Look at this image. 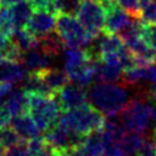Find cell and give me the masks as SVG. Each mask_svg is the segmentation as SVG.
<instances>
[{
  "label": "cell",
  "mask_w": 156,
  "mask_h": 156,
  "mask_svg": "<svg viewBox=\"0 0 156 156\" xmlns=\"http://www.w3.org/2000/svg\"><path fill=\"white\" fill-rule=\"evenodd\" d=\"M88 99L91 106L102 116L113 117L129 102V95L124 87L115 83H98L89 90Z\"/></svg>",
  "instance_id": "cell-1"
},
{
  "label": "cell",
  "mask_w": 156,
  "mask_h": 156,
  "mask_svg": "<svg viewBox=\"0 0 156 156\" xmlns=\"http://www.w3.org/2000/svg\"><path fill=\"white\" fill-rule=\"evenodd\" d=\"M57 119L61 127L82 136L100 130L105 123V117L88 104L63 111Z\"/></svg>",
  "instance_id": "cell-2"
},
{
  "label": "cell",
  "mask_w": 156,
  "mask_h": 156,
  "mask_svg": "<svg viewBox=\"0 0 156 156\" xmlns=\"http://www.w3.org/2000/svg\"><path fill=\"white\" fill-rule=\"evenodd\" d=\"M63 66L68 79L80 87L85 88L94 80L93 56L85 49L68 48L63 52Z\"/></svg>",
  "instance_id": "cell-3"
},
{
  "label": "cell",
  "mask_w": 156,
  "mask_h": 156,
  "mask_svg": "<svg viewBox=\"0 0 156 156\" xmlns=\"http://www.w3.org/2000/svg\"><path fill=\"white\" fill-rule=\"evenodd\" d=\"M28 94L27 113L34 121L39 130L45 132L57 122L60 116V105L55 95H43L35 93Z\"/></svg>",
  "instance_id": "cell-4"
},
{
  "label": "cell",
  "mask_w": 156,
  "mask_h": 156,
  "mask_svg": "<svg viewBox=\"0 0 156 156\" xmlns=\"http://www.w3.org/2000/svg\"><path fill=\"white\" fill-rule=\"evenodd\" d=\"M55 32L62 44L67 48L84 49L91 44L93 37L83 28L74 15L57 13Z\"/></svg>",
  "instance_id": "cell-5"
},
{
  "label": "cell",
  "mask_w": 156,
  "mask_h": 156,
  "mask_svg": "<svg viewBox=\"0 0 156 156\" xmlns=\"http://www.w3.org/2000/svg\"><path fill=\"white\" fill-rule=\"evenodd\" d=\"M121 124L128 132L143 133L151 122V107L144 99H133L121 111Z\"/></svg>",
  "instance_id": "cell-6"
},
{
  "label": "cell",
  "mask_w": 156,
  "mask_h": 156,
  "mask_svg": "<svg viewBox=\"0 0 156 156\" xmlns=\"http://www.w3.org/2000/svg\"><path fill=\"white\" fill-rule=\"evenodd\" d=\"M74 15L83 28L93 38L99 37L104 32L105 10L99 0H82L78 4Z\"/></svg>",
  "instance_id": "cell-7"
},
{
  "label": "cell",
  "mask_w": 156,
  "mask_h": 156,
  "mask_svg": "<svg viewBox=\"0 0 156 156\" xmlns=\"http://www.w3.org/2000/svg\"><path fill=\"white\" fill-rule=\"evenodd\" d=\"M84 136L78 135L71 130H67L66 128L61 127L58 123L51 126L49 129L45 130L44 140L45 143L51 146L54 150H56L60 154L66 152H73L82 143Z\"/></svg>",
  "instance_id": "cell-8"
},
{
  "label": "cell",
  "mask_w": 156,
  "mask_h": 156,
  "mask_svg": "<svg viewBox=\"0 0 156 156\" xmlns=\"http://www.w3.org/2000/svg\"><path fill=\"white\" fill-rule=\"evenodd\" d=\"M55 98L60 105V108L62 111H66L87 104L88 93L85 91L84 87H80L76 83L74 84L67 83L55 94Z\"/></svg>",
  "instance_id": "cell-9"
},
{
  "label": "cell",
  "mask_w": 156,
  "mask_h": 156,
  "mask_svg": "<svg viewBox=\"0 0 156 156\" xmlns=\"http://www.w3.org/2000/svg\"><path fill=\"white\" fill-rule=\"evenodd\" d=\"M56 15L46 10H33L26 29H28L35 38H40L55 30Z\"/></svg>",
  "instance_id": "cell-10"
},
{
  "label": "cell",
  "mask_w": 156,
  "mask_h": 156,
  "mask_svg": "<svg viewBox=\"0 0 156 156\" xmlns=\"http://www.w3.org/2000/svg\"><path fill=\"white\" fill-rule=\"evenodd\" d=\"M20 62L27 73H40L51 66L52 58L37 45L35 48L22 52Z\"/></svg>",
  "instance_id": "cell-11"
},
{
  "label": "cell",
  "mask_w": 156,
  "mask_h": 156,
  "mask_svg": "<svg viewBox=\"0 0 156 156\" xmlns=\"http://www.w3.org/2000/svg\"><path fill=\"white\" fill-rule=\"evenodd\" d=\"M133 17L122 10L117 4L110 6L105 10V22H104V33L117 34Z\"/></svg>",
  "instance_id": "cell-12"
},
{
  "label": "cell",
  "mask_w": 156,
  "mask_h": 156,
  "mask_svg": "<svg viewBox=\"0 0 156 156\" xmlns=\"http://www.w3.org/2000/svg\"><path fill=\"white\" fill-rule=\"evenodd\" d=\"M27 74L21 62L0 58V83H7L13 87L15 84L22 83Z\"/></svg>",
  "instance_id": "cell-13"
},
{
  "label": "cell",
  "mask_w": 156,
  "mask_h": 156,
  "mask_svg": "<svg viewBox=\"0 0 156 156\" xmlns=\"http://www.w3.org/2000/svg\"><path fill=\"white\" fill-rule=\"evenodd\" d=\"M9 126L24 141H28V140H30L33 138L39 136V132L40 130L38 129V127L35 126L34 121L30 118V116L27 112L17 115V116H12L11 122H10Z\"/></svg>",
  "instance_id": "cell-14"
},
{
  "label": "cell",
  "mask_w": 156,
  "mask_h": 156,
  "mask_svg": "<svg viewBox=\"0 0 156 156\" xmlns=\"http://www.w3.org/2000/svg\"><path fill=\"white\" fill-rule=\"evenodd\" d=\"M93 71L94 79H98L102 83H113L119 80L123 72L118 66L106 62L99 57H93Z\"/></svg>",
  "instance_id": "cell-15"
},
{
  "label": "cell",
  "mask_w": 156,
  "mask_h": 156,
  "mask_svg": "<svg viewBox=\"0 0 156 156\" xmlns=\"http://www.w3.org/2000/svg\"><path fill=\"white\" fill-rule=\"evenodd\" d=\"M39 76L41 78V80L44 82L45 87L49 89V91L52 95H55L62 87H65L69 82L66 72L63 69H58V68L49 67L48 69L40 72Z\"/></svg>",
  "instance_id": "cell-16"
},
{
  "label": "cell",
  "mask_w": 156,
  "mask_h": 156,
  "mask_svg": "<svg viewBox=\"0 0 156 156\" xmlns=\"http://www.w3.org/2000/svg\"><path fill=\"white\" fill-rule=\"evenodd\" d=\"M4 104L9 108L12 116H17L21 113L27 112L28 106V94L27 91L22 89H11L9 94L4 98Z\"/></svg>",
  "instance_id": "cell-17"
},
{
  "label": "cell",
  "mask_w": 156,
  "mask_h": 156,
  "mask_svg": "<svg viewBox=\"0 0 156 156\" xmlns=\"http://www.w3.org/2000/svg\"><path fill=\"white\" fill-rule=\"evenodd\" d=\"M144 139L139 133L124 130V133L117 140L119 150L123 156H134L138 154Z\"/></svg>",
  "instance_id": "cell-18"
},
{
  "label": "cell",
  "mask_w": 156,
  "mask_h": 156,
  "mask_svg": "<svg viewBox=\"0 0 156 156\" xmlns=\"http://www.w3.org/2000/svg\"><path fill=\"white\" fill-rule=\"evenodd\" d=\"M11 9V15H12V21L15 29L16 28H24L32 12H33V6L29 0H20L15 5L10 6Z\"/></svg>",
  "instance_id": "cell-19"
},
{
  "label": "cell",
  "mask_w": 156,
  "mask_h": 156,
  "mask_svg": "<svg viewBox=\"0 0 156 156\" xmlns=\"http://www.w3.org/2000/svg\"><path fill=\"white\" fill-rule=\"evenodd\" d=\"M12 43L17 46L21 52H26L38 45V38H35L26 28H16L10 35Z\"/></svg>",
  "instance_id": "cell-20"
},
{
  "label": "cell",
  "mask_w": 156,
  "mask_h": 156,
  "mask_svg": "<svg viewBox=\"0 0 156 156\" xmlns=\"http://www.w3.org/2000/svg\"><path fill=\"white\" fill-rule=\"evenodd\" d=\"M38 46L54 60L55 57L60 56V54L62 52L63 44L60 40L56 32L54 30L49 34H45V35L38 38Z\"/></svg>",
  "instance_id": "cell-21"
},
{
  "label": "cell",
  "mask_w": 156,
  "mask_h": 156,
  "mask_svg": "<svg viewBox=\"0 0 156 156\" xmlns=\"http://www.w3.org/2000/svg\"><path fill=\"white\" fill-rule=\"evenodd\" d=\"M21 141H24V140H22L10 126L0 128V145L4 147V150L20 144Z\"/></svg>",
  "instance_id": "cell-22"
},
{
  "label": "cell",
  "mask_w": 156,
  "mask_h": 156,
  "mask_svg": "<svg viewBox=\"0 0 156 156\" xmlns=\"http://www.w3.org/2000/svg\"><path fill=\"white\" fill-rule=\"evenodd\" d=\"M13 29H15V26L12 21L11 9L9 6L0 5V33L6 37H10Z\"/></svg>",
  "instance_id": "cell-23"
},
{
  "label": "cell",
  "mask_w": 156,
  "mask_h": 156,
  "mask_svg": "<svg viewBox=\"0 0 156 156\" xmlns=\"http://www.w3.org/2000/svg\"><path fill=\"white\" fill-rule=\"evenodd\" d=\"M115 2L122 9L124 10L128 15H130L134 18H140V2L139 0H115Z\"/></svg>",
  "instance_id": "cell-24"
},
{
  "label": "cell",
  "mask_w": 156,
  "mask_h": 156,
  "mask_svg": "<svg viewBox=\"0 0 156 156\" xmlns=\"http://www.w3.org/2000/svg\"><path fill=\"white\" fill-rule=\"evenodd\" d=\"M136 156H156V141L151 139H144Z\"/></svg>",
  "instance_id": "cell-25"
},
{
  "label": "cell",
  "mask_w": 156,
  "mask_h": 156,
  "mask_svg": "<svg viewBox=\"0 0 156 156\" xmlns=\"http://www.w3.org/2000/svg\"><path fill=\"white\" fill-rule=\"evenodd\" d=\"M27 141H21L20 144L4 150L1 156H28L27 155Z\"/></svg>",
  "instance_id": "cell-26"
},
{
  "label": "cell",
  "mask_w": 156,
  "mask_h": 156,
  "mask_svg": "<svg viewBox=\"0 0 156 156\" xmlns=\"http://www.w3.org/2000/svg\"><path fill=\"white\" fill-rule=\"evenodd\" d=\"M144 38L151 45V48L156 50V23L155 24H145Z\"/></svg>",
  "instance_id": "cell-27"
},
{
  "label": "cell",
  "mask_w": 156,
  "mask_h": 156,
  "mask_svg": "<svg viewBox=\"0 0 156 156\" xmlns=\"http://www.w3.org/2000/svg\"><path fill=\"white\" fill-rule=\"evenodd\" d=\"M11 118H12L11 112L9 111V108L6 107L4 101L1 100L0 101V128L7 127L10 124V122H11Z\"/></svg>",
  "instance_id": "cell-28"
},
{
  "label": "cell",
  "mask_w": 156,
  "mask_h": 156,
  "mask_svg": "<svg viewBox=\"0 0 156 156\" xmlns=\"http://www.w3.org/2000/svg\"><path fill=\"white\" fill-rule=\"evenodd\" d=\"M33 156H61L60 152H57L56 150H54L51 146H49L46 143L41 146V149H39Z\"/></svg>",
  "instance_id": "cell-29"
},
{
  "label": "cell",
  "mask_w": 156,
  "mask_h": 156,
  "mask_svg": "<svg viewBox=\"0 0 156 156\" xmlns=\"http://www.w3.org/2000/svg\"><path fill=\"white\" fill-rule=\"evenodd\" d=\"M12 89V85L11 84H7V83H0V101L4 100V98L9 94V91Z\"/></svg>",
  "instance_id": "cell-30"
},
{
  "label": "cell",
  "mask_w": 156,
  "mask_h": 156,
  "mask_svg": "<svg viewBox=\"0 0 156 156\" xmlns=\"http://www.w3.org/2000/svg\"><path fill=\"white\" fill-rule=\"evenodd\" d=\"M150 95L156 99V77L154 78V80L151 82V87H150Z\"/></svg>",
  "instance_id": "cell-31"
},
{
  "label": "cell",
  "mask_w": 156,
  "mask_h": 156,
  "mask_svg": "<svg viewBox=\"0 0 156 156\" xmlns=\"http://www.w3.org/2000/svg\"><path fill=\"white\" fill-rule=\"evenodd\" d=\"M20 0H0V5L1 6H12V5H15L16 2H18Z\"/></svg>",
  "instance_id": "cell-32"
},
{
  "label": "cell",
  "mask_w": 156,
  "mask_h": 156,
  "mask_svg": "<svg viewBox=\"0 0 156 156\" xmlns=\"http://www.w3.org/2000/svg\"><path fill=\"white\" fill-rule=\"evenodd\" d=\"M151 121L154 122V124L156 127V106L154 108H151Z\"/></svg>",
  "instance_id": "cell-33"
},
{
  "label": "cell",
  "mask_w": 156,
  "mask_h": 156,
  "mask_svg": "<svg viewBox=\"0 0 156 156\" xmlns=\"http://www.w3.org/2000/svg\"><path fill=\"white\" fill-rule=\"evenodd\" d=\"M61 156H76L73 152H66V154H61Z\"/></svg>",
  "instance_id": "cell-34"
},
{
  "label": "cell",
  "mask_w": 156,
  "mask_h": 156,
  "mask_svg": "<svg viewBox=\"0 0 156 156\" xmlns=\"http://www.w3.org/2000/svg\"><path fill=\"white\" fill-rule=\"evenodd\" d=\"M2 152H4V147H2L1 145H0V156L2 155Z\"/></svg>",
  "instance_id": "cell-35"
},
{
  "label": "cell",
  "mask_w": 156,
  "mask_h": 156,
  "mask_svg": "<svg viewBox=\"0 0 156 156\" xmlns=\"http://www.w3.org/2000/svg\"><path fill=\"white\" fill-rule=\"evenodd\" d=\"M155 141H156V133H155Z\"/></svg>",
  "instance_id": "cell-36"
}]
</instances>
